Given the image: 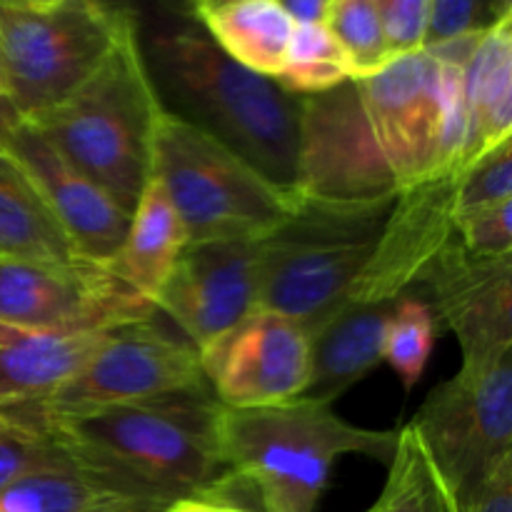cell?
Listing matches in <instances>:
<instances>
[{"label":"cell","instance_id":"cell-34","mask_svg":"<svg viewBox=\"0 0 512 512\" xmlns=\"http://www.w3.org/2000/svg\"><path fill=\"white\" fill-rule=\"evenodd\" d=\"M445 508L448 512H512V455L468 488L445 495Z\"/></svg>","mask_w":512,"mask_h":512},{"label":"cell","instance_id":"cell-31","mask_svg":"<svg viewBox=\"0 0 512 512\" xmlns=\"http://www.w3.org/2000/svg\"><path fill=\"white\" fill-rule=\"evenodd\" d=\"M70 463L73 455L40 430L15 423L0 428V490L30 473Z\"/></svg>","mask_w":512,"mask_h":512},{"label":"cell","instance_id":"cell-30","mask_svg":"<svg viewBox=\"0 0 512 512\" xmlns=\"http://www.w3.org/2000/svg\"><path fill=\"white\" fill-rule=\"evenodd\" d=\"M510 10L512 3H490V0H430L425 50L488 33Z\"/></svg>","mask_w":512,"mask_h":512},{"label":"cell","instance_id":"cell-39","mask_svg":"<svg viewBox=\"0 0 512 512\" xmlns=\"http://www.w3.org/2000/svg\"><path fill=\"white\" fill-rule=\"evenodd\" d=\"M3 425H8V420H5V415H3V410H0V428H3Z\"/></svg>","mask_w":512,"mask_h":512},{"label":"cell","instance_id":"cell-29","mask_svg":"<svg viewBox=\"0 0 512 512\" xmlns=\"http://www.w3.org/2000/svg\"><path fill=\"white\" fill-rule=\"evenodd\" d=\"M512 200V138L470 160L455 178V218Z\"/></svg>","mask_w":512,"mask_h":512},{"label":"cell","instance_id":"cell-21","mask_svg":"<svg viewBox=\"0 0 512 512\" xmlns=\"http://www.w3.org/2000/svg\"><path fill=\"white\" fill-rule=\"evenodd\" d=\"M190 15L238 65L270 80L283 73L295 25L280 0H198Z\"/></svg>","mask_w":512,"mask_h":512},{"label":"cell","instance_id":"cell-16","mask_svg":"<svg viewBox=\"0 0 512 512\" xmlns=\"http://www.w3.org/2000/svg\"><path fill=\"white\" fill-rule=\"evenodd\" d=\"M418 288L440 325L460 340L463 360L512 350V255H473L453 235L428 265Z\"/></svg>","mask_w":512,"mask_h":512},{"label":"cell","instance_id":"cell-13","mask_svg":"<svg viewBox=\"0 0 512 512\" xmlns=\"http://www.w3.org/2000/svg\"><path fill=\"white\" fill-rule=\"evenodd\" d=\"M440 65L428 50L395 58L370 78L353 80L365 118L400 190L435 178Z\"/></svg>","mask_w":512,"mask_h":512},{"label":"cell","instance_id":"cell-15","mask_svg":"<svg viewBox=\"0 0 512 512\" xmlns=\"http://www.w3.org/2000/svg\"><path fill=\"white\" fill-rule=\"evenodd\" d=\"M455 178L435 175L395 195L373 255L355 278L343 308L395 303L418 288L428 265L455 235Z\"/></svg>","mask_w":512,"mask_h":512},{"label":"cell","instance_id":"cell-17","mask_svg":"<svg viewBox=\"0 0 512 512\" xmlns=\"http://www.w3.org/2000/svg\"><path fill=\"white\" fill-rule=\"evenodd\" d=\"M3 145L35 180L75 250L90 263L108 265L123 245L133 215L75 170L28 120H18Z\"/></svg>","mask_w":512,"mask_h":512},{"label":"cell","instance_id":"cell-32","mask_svg":"<svg viewBox=\"0 0 512 512\" xmlns=\"http://www.w3.org/2000/svg\"><path fill=\"white\" fill-rule=\"evenodd\" d=\"M455 238L468 253L483 258L512 255V200L473 210L455 218Z\"/></svg>","mask_w":512,"mask_h":512},{"label":"cell","instance_id":"cell-20","mask_svg":"<svg viewBox=\"0 0 512 512\" xmlns=\"http://www.w3.org/2000/svg\"><path fill=\"white\" fill-rule=\"evenodd\" d=\"M463 93L465 168L480 153L512 138V10L475 43L463 68Z\"/></svg>","mask_w":512,"mask_h":512},{"label":"cell","instance_id":"cell-10","mask_svg":"<svg viewBox=\"0 0 512 512\" xmlns=\"http://www.w3.org/2000/svg\"><path fill=\"white\" fill-rule=\"evenodd\" d=\"M398 193L353 80L300 95L295 195L318 203H378Z\"/></svg>","mask_w":512,"mask_h":512},{"label":"cell","instance_id":"cell-24","mask_svg":"<svg viewBox=\"0 0 512 512\" xmlns=\"http://www.w3.org/2000/svg\"><path fill=\"white\" fill-rule=\"evenodd\" d=\"M78 460L38 470L0 490V512H163Z\"/></svg>","mask_w":512,"mask_h":512},{"label":"cell","instance_id":"cell-9","mask_svg":"<svg viewBox=\"0 0 512 512\" xmlns=\"http://www.w3.org/2000/svg\"><path fill=\"white\" fill-rule=\"evenodd\" d=\"M158 308L105 265L0 258V323L50 333H108Z\"/></svg>","mask_w":512,"mask_h":512},{"label":"cell","instance_id":"cell-23","mask_svg":"<svg viewBox=\"0 0 512 512\" xmlns=\"http://www.w3.org/2000/svg\"><path fill=\"white\" fill-rule=\"evenodd\" d=\"M185 245L188 238L173 203L158 180L150 178L133 210L128 235L105 268L155 305Z\"/></svg>","mask_w":512,"mask_h":512},{"label":"cell","instance_id":"cell-7","mask_svg":"<svg viewBox=\"0 0 512 512\" xmlns=\"http://www.w3.org/2000/svg\"><path fill=\"white\" fill-rule=\"evenodd\" d=\"M135 20L95 0H0V68L15 115L28 120L68 98Z\"/></svg>","mask_w":512,"mask_h":512},{"label":"cell","instance_id":"cell-6","mask_svg":"<svg viewBox=\"0 0 512 512\" xmlns=\"http://www.w3.org/2000/svg\"><path fill=\"white\" fill-rule=\"evenodd\" d=\"M393 200H300L293 218L258 243V308L285 315L305 330L343 308Z\"/></svg>","mask_w":512,"mask_h":512},{"label":"cell","instance_id":"cell-33","mask_svg":"<svg viewBox=\"0 0 512 512\" xmlns=\"http://www.w3.org/2000/svg\"><path fill=\"white\" fill-rule=\"evenodd\" d=\"M428 8L430 0H375L390 58H405L425 50Z\"/></svg>","mask_w":512,"mask_h":512},{"label":"cell","instance_id":"cell-27","mask_svg":"<svg viewBox=\"0 0 512 512\" xmlns=\"http://www.w3.org/2000/svg\"><path fill=\"white\" fill-rule=\"evenodd\" d=\"M440 320L420 293H405L395 300L385 325L383 360L398 373L405 390H413L423 378L425 365L435 348Z\"/></svg>","mask_w":512,"mask_h":512},{"label":"cell","instance_id":"cell-5","mask_svg":"<svg viewBox=\"0 0 512 512\" xmlns=\"http://www.w3.org/2000/svg\"><path fill=\"white\" fill-rule=\"evenodd\" d=\"M150 178L173 203L188 245L258 243L300 205L298 195L168 110L155 128Z\"/></svg>","mask_w":512,"mask_h":512},{"label":"cell","instance_id":"cell-3","mask_svg":"<svg viewBox=\"0 0 512 512\" xmlns=\"http://www.w3.org/2000/svg\"><path fill=\"white\" fill-rule=\"evenodd\" d=\"M163 103L138 43V20L93 75L28 123L90 183L133 215L145 185Z\"/></svg>","mask_w":512,"mask_h":512},{"label":"cell","instance_id":"cell-35","mask_svg":"<svg viewBox=\"0 0 512 512\" xmlns=\"http://www.w3.org/2000/svg\"><path fill=\"white\" fill-rule=\"evenodd\" d=\"M245 483L235 485L228 490H215V493L203 495H190V498L178 500V503L168 505L163 512H263L260 508H253L243 500Z\"/></svg>","mask_w":512,"mask_h":512},{"label":"cell","instance_id":"cell-38","mask_svg":"<svg viewBox=\"0 0 512 512\" xmlns=\"http://www.w3.org/2000/svg\"><path fill=\"white\" fill-rule=\"evenodd\" d=\"M0 98H5V85H3V68H0Z\"/></svg>","mask_w":512,"mask_h":512},{"label":"cell","instance_id":"cell-14","mask_svg":"<svg viewBox=\"0 0 512 512\" xmlns=\"http://www.w3.org/2000/svg\"><path fill=\"white\" fill-rule=\"evenodd\" d=\"M258 243L185 245L155 298L158 313L168 315L198 353L258 308Z\"/></svg>","mask_w":512,"mask_h":512},{"label":"cell","instance_id":"cell-19","mask_svg":"<svg viewBox=\"0 0 512 512\" xmlns=\"http://www.w3.org/2000/svg\"><path fill=\"white\" fill-rule=\"evenodd\" d=\"M393 305H348L308 330L310 383L303 398L333 405L383 363L385 325Z\"/></svg>","mask_w":512,"mask_h":512},{"label":"cell","instance_id":"cell-12","mask_svg":"<svg viewBox=\"0 0 512 512\" xmlns=\"http://www.w3.org/2000/svg\"><path fill=\"white\" fill-rule=\"evenodd\" d=\"M215 400L230 410L268 408L303 398L310 383L308 330L255 308L218 343L200 350Z\"/></svg>","mask_w":512,"mask_h":512},{"label":"cell","instance_id":"cell-36","mask_svg":"<svg viewBox=\"0 0 512 512\" xmlns=\"http://www.w3.org/2000/svg\"><path fill=\"white\" fill-rule=\"evenodd\" d=\"M293 25H323L328 0H280Z\"/></svg>","mask_w":512,"mask_h":512},{"label":"cell","instance_id":"cell-18","mask_svg":"<svg viewBox=\"0 0 512 512\" xmlns=\"http://www.w3.org/2000/svg\"><path fill=\"white\" fill-rule=\"evenodd\" d=\"M108 333H50L0 323V408L45 403L98 353Z\"/></svg>","mask_w":512,"mask_h":512},{"label":"cell","instance_id":"cell-26","mask_svg":"<svg viewBox=\"0 0 512 512\" xmlns=\"http://www.w3.org/2000/svg\"><path fill=\"white\" fill-rule=\"evenodd\" d=\"M368 512H448L433 463L413 425L398 430V445L388 463V480Z\"/></svg>","mask_w":512,"mask_h":512},{"label":"cell","instance_id":"cell-4","mask_svg":"<svg viewBox=\"0 0 512 512\" xmlns=\"http://www.w3.org/2000/svg\"><path fill=\"white\" fill-rule=\"evenodd\" d=\"M220 448L263 512H315L330 468L343 455L390 463L398 430L345 423L333 405L295 398L250 410H220Z\"/></svg>","mask_w":512,"mask_h":512},{"label":"cell","instance_id":"cell-8","mask_svg":"<svg viewBox=\"0 0 512 512\" xmlns=\"http://www.w3.org/2000/svg\"><path fill=\"white\" fill-rule=\"evenodd\" d=\"M410 425L445 495L483 478L512 455V350L463 360Z\"/></svg>","mask_w":512,"mask_h":512},{"label":"cell","instance_id":"cell-22","mask_svg":"<svg viewBox=\"0 0 512 512\" xmlns=\"http://www.w3.org/2000/svg\"><path fill=\"white\" fill-rule=\"evenodd\" d=\"M0 258L83 263L43 193L20 160L0 143Z\"/></svg>","mask_w":512,"mask_h":512},{"label":"cell","instance_id":"cell-2","mask_svg":"<svg viewBox=\"0 0 512 512\" xmlns=\"http://www.w3.org/2000/svg\"><path fill=\"white\" fill-rule=\"evenodd\" d=\"M138 43L168 113L188 120L295 193L300 95L230 60L193 15L138 20Z\"/></svg>","mask_w":512,"mask_h":512},{"label":"cell","instance_id":"cell-28","mask_svg":"<svg viewBox=\"0 0 512 512\" xmlns=\"http://www.w3.org/2000/svg\"><path fill=\"white\" fill-rule=\"evenodd\" d=\"M343 58L323 25H295L290 38L288 60L275 83L290 95L325 93L345 83Z\"/></svg>","mask_w":512,"mask_h":512},{"label":"cell","instance_id":"cell-25","mask_svg":"<svg viewBox=\"0 0 512 512\" xmlns=\"http://www.w3.org/2000/svg\"><path fill=\"white\" fill-rule=\"evenodd\" d=\"M323 28L343 58L348 80H363L393 63L375 0H328Z\"/></svg>","mask_w":512,"mask_h":512},{"label":"cell","instance_id":"cell-11","mask_svg":"<svg viewBox=\"0 0 512 512\" xmlns=\"http://www.w3.org/2000/svg\"><path fill=\"white\" fill-rule=\"evenodd\" d=\"M210 388L200 353L188 338L173 335L158 315L108 330L98 353L70 383L45 403L48 410L138 403L163 395Z\"/></svg>","mask_w":512,"mask_h":512},{"label":"cell","instance_id":"cell-37","mask_svg":"<svg viewBox=\"0 0 512 512\" xmlns=\"http://www.w3.org/2000/svg\"><path fill=\"white\" fill-rule=\"evenodd\" d=\"M18 115L10 108V103L5 98H0V143H5V138L10 135V130L18 125Z\"/></svg>","mask_w":512,"mask_h":512},{"label":"cell","instance_id":"cell-1","mask_svg":"<svg viewBox=\"0 0 512 512\" xmlns=\"http://www.w3.org/2000/svg\"><path fill=\"white\" fill-rule=\"evenodd\" d=\"M0 410L8 423L40 430L80 465L160 508L243 483L220 448L223 405L210 388L93 408Z\"/></svg>","mask_w":512,"mask_h":512}]
</instances>
